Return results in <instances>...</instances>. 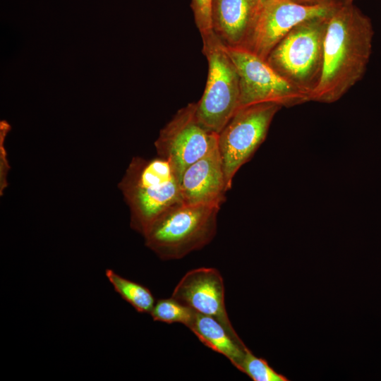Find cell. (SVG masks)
Here are the masks:
<instances>
[{
	"instance_id": "1",
	"label": "cell",
	"mask_w": 381,
	"mask_h": 381,
	"mask_svg": "<svg viewBox=\"0 0 381 381\" xmlns=\"http://www.w3.org/2000/svg\"><path fill=\"white\" fill-rule=\"evenodd\" d=\"M370 19L352 4L338 6L329 16L322 73L310 101H338L363 78L373 47Z\"/></svg>"
},
{
	"instance_id": "2",
	"label": "cell",
	"mask_w": 381,
	"mask_h": 381,
	"mask_svg": "<svg viewBox=\"0 0 381 381\" xmlns=\"http://www.w3.org/2000/svg\"><path fill=\"white\" fill-rule=\"evenodd\" d=\"M119 188L129 207L131 227L143 236L162 214L183 202L179 176L159 156L133 157Z\"/></svg>"
},
{
	"instance_id": "3",
	"label": "cell",
	"mask_w": 381,
	"mask_h": 381,
	"mask_svg": "<svg viewBox=\"0 0 381 381\" xmlns=\"http://www.w3.org/2000/svg\"><path fill=\"white\" fill-rule=\"evenodd\" d=\"M219 206L176 205L143 235L145 246L163 260L181 259L210 243L217 232Z\"/></svg>"
},
{
	"instance_id": "4",
	"label": "cell",
	"mask_w": 381,
	"mask_h": 381,
	"mask_svg": "<svg viewBox=\"0 0 381 381\" xmlns=\"http://www.w3.org/2000/svg\"><path fill=\"white\" fill-rule=\"evenodd\" d=\"M330 15L313 18L297 25L266 59L281 76L307 93L309 99L321 75Z\"/></svg>"
},
{
	"instance_id": "5",
	"label": "cell",
	"mask_w": 381,
	"mask_h": 381,
	"mask_svg": "<svg viewBox=\"0 0 381 381\" xmlns=\"http://www.w3.org/2000/svg\"><path fill=\"white\" fill-rule=\"evenodd\" d=\"M201 37L208 73L203 94L196 102V115L204 127L219 134L240 107L239 75L214 32Z\"/></svg>"
},
{
	"instance_id": "6",
	"label": "cell",
	"mask_w": 381,
	"mask_h": 381,
	"mask_svg": "<svg viewBox=\"0 0 381 381\" xmlns=\"http://www.w3.org/2000/svg\"><path fill=\"white\" fill-rule=\"evenodd\" d=\"M281 108L271 102L240 107L218 134V148L229 189L236 172L265 140Z\"/></svg>"
},
{
	"instance_id": "7",
	"label": "cell",
	"mask_w": 381,
	"mask_h": 381,
	"mask_svg": "<svg viewBox=\"0 0 381 381\" xmlns=\"http://www.w3.org/2000/svg\"><path fill=\"white\" fill-rule=\"evenodd\" d=\"M225 48L239 75L240 107L265 102L289 107L310 101L307 93L281 76L266 60L246 48Z\"/></svg>"
},
{
	"instance_id": "8",
	"label": "cell",
	"mask_w": 381,
	"mask_h": 381,
	"mask_svg": "<svg viewBox=\"0 0 381 381\" xmlns=\"http://www.w3.org/2000/svg\"><path fill=\"white\" fill-rule=\"evenodd\" d=\"M218 144V134L207 130L189 103L161 129L155 143L157 156L167 159L181 179L186 169Z\"/></svg>"
},
{
	"instance_id": "9",
	"label": "cell",
	"mask_w": 381,
	"mask_h": 381,
	"mask_svg": "<svg viewBox=\"0 0 381 381\" xmlns=\"http://www.w3.org/2000/svg\"><path fill=\"white\" fill-rule=\"evenodd\" d=\"M339 5L307 6L289 0H265L244 48L266 60L294 27L313 18L329 16Z\"/></svg>"
},
{
	"instance_id": "10",
	"label": "cell",
	"mask_w": 381,
	"mask_h": 381,
	"mask_svg": "<svg viewBox=\"0 0 381 381\" xmlns=\"http://www.w3.org/2000/svg\"><path fill=\"white\" fill-rule=\"evenodd\" d=\"M171 297L197 313L215 318L235 340L243 344L229 318L224 279L217 269L199 267L187 272L175 286Z\"/></svg>"
},
{
	"instance_id": "11",
	"label": "cell",
	"mask_w": 381,
	"mask_h": 381,
	"mask_svg": "<svg viewBox=\"0 0 381 381\" xmlns=\"http://www.w3.org/2000/svg\"><path fill=\"white\" fill-rule=\"evenodd\" d=\"M180 187L184 203L221 206L229 188L218 144L186 169Z\"/></svg>"
},
{
	"instance_id": "12",
	"label": "cell",
	"mask_w": 381,
	"mask_h": 381,
	"mask_svg": "<svg viewBox=\"0 0 381 381\" xmlns=\"http://www.w3.org/2000/svg\"><path fill=\"white\" fill-rule=\"evenodd\" d=\"M263 0H212V30L228 47L244 48Z\"/></svg>"
},
{
	"instance_id": "13",
	"label": "cell",
	"mask_w": 381,
	"mask_h": 381,
	"mask_svg": "<svg viewBox=\"0 0 381 381\" xmlns=\"http://www.w3.org/2000/svg\"><path fill=\"white\" fill-rule=\"evenodd\" d=\"M206 346L224 356L238 369L247 346L235 340L215 318L195 312L187 327Z\"/></svg>"
},
{
	"instance_id": "14",
	"label": "cell",
	"mask_w": 381,
	"mask_h": 381,
	"mask_svg": "<svg viewBox=\"0 0 381 381\" xmlns=\"http://www.w3.org/2000/svg\"><path fill=\"white\" fill-rule=\"evenodd\" d=\"M105 275L114 291L137 312L150 313L155 299L147 287L119 275L111 269H107Z\"/></svg>"
},
{
	"instance_id": "15",
	"label": "cell",
	"mask_w": 381,
	"mask_h": 381,
	"mask_svg": "<svg viewBox=\"0 0 381 381\" xmlns=\"http://www.w3.org/2000/svg\"><path fill=\"white\" fill-rule=\"evenodd\" d=\"M195 311L173 297L160 298L150 312L153 320L167 324L181 323L186 327L191 322Z\"/></svg>"
},
{
	"instance_id": "16",
	"label": "cell",
	"mask_w": 381,
	"mask_h": 381,
	"mask_svg": "<svg viewBox=\"0 0 381 381\" xmlns=\"http://www.w3.org/2000/svg\"><path fill=\"white\" fill-rule=\"evenodd\" d=\"M254 381H288L284 375L277 373L268 363L258 358L247 349L245 356L238 368Z\"/></svg>"
},
{
	"instance_id": "17",
	"label": "cell",
	"mask_w": 381,
	"mask_h": 381,
	"mask_svg": "<svg viewBox=\"0 0 381 381\" xmlns=\"http://www.w3.org/2000/svg\"><path fill=\"white\" fill-rule=\"evenodd\" d=\"M212 0H191L195 25L200 35L211 32V4Z\"/></svg>"
},
{
	"instance_id": "18",
	"label": "cell",
	"mask_w": 381,
	"mask_h": 381,
	"mask_svg": "<svg viewBox=\"0 0 381 381\" xmlns=\"http://www.w3.org/2000/svg\"><path fill=\"white\" fill-rule=\"evenodd\" d=\"M299 4L307 6L339 5L343 4L342 0H289Z\"/></svg>"
},
{
	"instance_id": "19",
	"label": "cell",
	"mask_w": 381,
	"mask_h": 381,
	"mask_svg": "<svg viewBox=\"0 0 381 381\" xmlns=\"http://www.w3.org/2000/svg\"><path fill=\"white\" fill-rule=\"evenodd\" d=\"M343 4H352L353 0H342Z\"/></svg>"
},
{
	"instance_id": "20",
	"label": "cell",
	"mask_w": 381,
	"mask_h": 381,
	"mask_svg": "<svg viewBox=\"0 0 381 381\" xmlns=\"http://www.w3.org/2000/svg\"><path fill=\"white\" fill-rule=\"evenodd\" d=\"M265 1V0H263V1Z\"/></svg>"
}]
</instances>
